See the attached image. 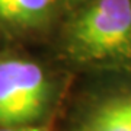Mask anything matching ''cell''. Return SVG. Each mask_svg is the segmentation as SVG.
<instances>
[{
    "instance_id": "obj_3",
    "label": "cell",
    "mask_w": 131,
    "mask_h": 131,
    "mask_svg": "<svg viewBox=\"0 0 131 131\" xmlns=\"http://www.w3.org/2000/svg\"><path fill=\"white\" fill-rule=\"evenodd\" d=\"M77 131H131V93L98 103L83 118Z\"/></svg>"
},
{
    "instance_id": "obj_5",
    "label": "cell",
    "mask_w": 131,
    "mask_h": 131,
    "mask_svg": "<svg viewBox=\"0 0 131 131\" xmlns=\"http://www.w3.org/2000/svg\"><path fill=\"white\" fill-rule=\"evenodd\" d=\"M0 131H44L42 128L38 127H26V125H20V127H6Z\"/></svg>"
},
{
    "instance_id": "obj_4",
    "label": "cell",
    "mask_w": 131,
    "mask_h": 131,
    "mask_svg": "<svg viewBox=\"0 0 131 131\" xmlns=\"http://www.w3.org/2000/svg\"><path fill=\"white\" fill-rule=\"evenodd\" d=\"M57 0H0V18L16 25H38L50 16Z\"/></svg>"
},
{
    "instance_id": "obj_1",
    "label": "cell",
    "mask_w": 131,
    "mask_h": 131,
    "mask_svg": "<svg viewBox=\"0 0 131 131\" xmlns=\"http://www.w3.org/2000/svg\"><path fill=\"white\" fill-rule=\"evenodd\" d=\"M71 47L86 60H103L131 51V0H95L76 19Z\"/></svg>"
},
{
    "instance_id": "obj_2",
    "label": "cell",
    "mask_w": 131,
    "mask_h": 131,
    "mask_svg": "<svg viewBox=\"0 0 131 131\" xmlns=\"http://www.w3.org/2000/svg\"><path fill=\"white\" fill-rule=\"evenodd\" d=\"M50 84L39 66L24 60L0 61V127H20L41 117Z\"/></svg>"
}]
</instances>
